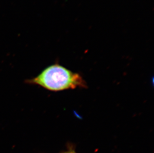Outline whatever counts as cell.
<instances>
[{"label": "cell", "instance_id": "7a4b0ae2", "mask_svg": "<svg viewBox=\"0 0 154 153\" xmlns=\"http://www.w3.org/2000/svg\"><path fill=\"white\" fill-rule=\"evenodd\" d=\"M75 153L73 151L69 150L68 152H64V153Z\"/></svg>", "mask_w": 154, "mask_h": 153}, {"label": "cell", "instance_id": "6da1fadb", "mask_svg": "<svg viewBox=\"0 0 154 153\" xmlns=\"http://www.w3.org/2000/svg\"><path fill=\"white\" fill-rule=\"evenodd\" d=\"M26 82L54 92L87 87L85 81L80 74L73 72L58 64L48 66L38 76Z\"/></svg>", "mask_w": 154, "mask_h": 153}]
</instances>
